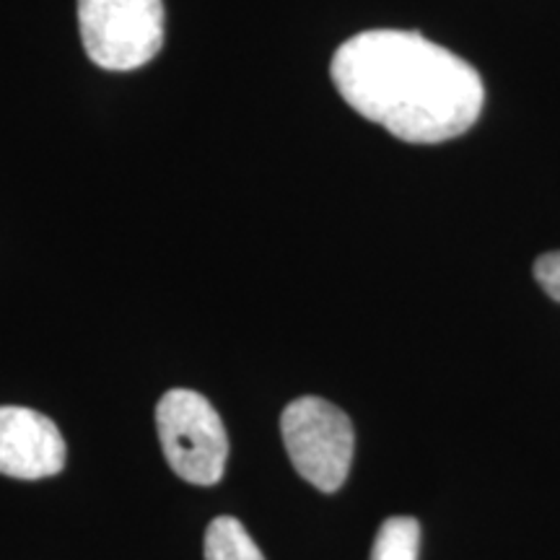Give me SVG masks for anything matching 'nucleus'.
<instances>
[{
	"mask_svg": "<svg viewBox=\"0 0 560 560\" xmlns=\"http://www.w3.org/2000/svg\"><path fill=\"white\" fill-rule=\"evenodd\" d=\"M330 73L350 107L405 143L462 136L486 102L478 70L418 32L355 34L332 55Z\"/></svg>",
	"mask_w": 560,
	"mask_h": 560,
	"instance_id": "f257e3e1",
	"label": "nucleus"
},
{
	"mask_svg": "<svg viewBox=\"0 0 560 560\" xmlns=\"http://www.w3.org/2000/svg\"><path fill=\"white\" fill-rule=\"evenodd\" d=\"M156 429L164 457L182 480L215 486L229 459L223 420L206 397L192 389H172L159 400Z\"/></svg>",
	"mask_w": 560,
	"mask_h": 560,
	"instance_id": "f03ea898",
	"label": "nucleus"
},
{
	"mask_svg": "<svg viewBox=\"0 0 560 560\" xmlns=\"http://www.w3.org/2000/svg\"><path fill=\"white\" fill-rule=\"evenodd\" d=\"M285 452L296 472L322 493H335L348 478L355 433L338 405L299 397L280 416Z\"/></svg>",
	"mask_w": 560,
	"mask_h": 560,
	"instance_id": "7ed1b4c3",
	"label": "nucleus"
},
{
	"mask_svg": "<svg viewBox=\"0 0 560 560\" xmlns=\"http://www.w3.org/2000/svg\"><path fill=\"white\" fill-rule=\"evenodd\" d=\"M79 30L91 62L104 70L143 68L164 45L161 0H79Z\"/></svg>",
	"mask_w": 560,
	"mask_h": 560,
	"instance_id": "20e7f679",
	"label": "nucleus"
},
{
	"mask_svg": "<svg viewBox=\"0 0 560 560\" xmlns=\"http://www.w3.org/2000/svg\"><path fill=\"white\" fill-rule=\"evenodd\" d=\"M66 467V441L50 418L32 408H0V475L52 478Z\"/></svg>",
	"mask_w": 560,
	"mask_h": 560,
	"instance_id": "39448f33",
	"label": "nucleus"
},
{
	"mask_svg": "<svg viewBox=\"0 0 560 560\" xmlns=\"http://www.w3.org/2000/svg\"><path fill=\"white\" fill-rule=\"evenodd\" d=\"M206 560H265L249 532L234 516H219L206 532Z\"/></svg>",
	"mask_w": 560,
	"mask_h": 560,
	"instance_id": "423d86ee",
	"label": "nucleus"
},
{
	"mask_svg": "<svg viewBox=\"0 0 560 560\" xmlns=\"http://www.w3.org/2000/svg\"><path fill=\"white\" fill-rule=\"evenodd\" d=\"M420 524L412 516H389L376 532L371 560H418Z\"/></svg>",
	"mask_w": 560,
	"mask_h": 560,
	"instance_id": "0eeeda50",
	"label": "nucleus"
},
{
	"mask_svg": "<svg viewBox=\"0 0 560 560\" xmlns=\"http://www.w3.org/2000/svg\"><path fill=\"white\" fill-rule=\"evenodd\" d=\"M535 278L550 299L560 301V252H548V255L537 257Z\"/></svg>",
	"mask_w": 560,
	"mask_h": 560,
	"instance_id": "6e6552de",
	"label": "nucleus"
}]
</instances>
